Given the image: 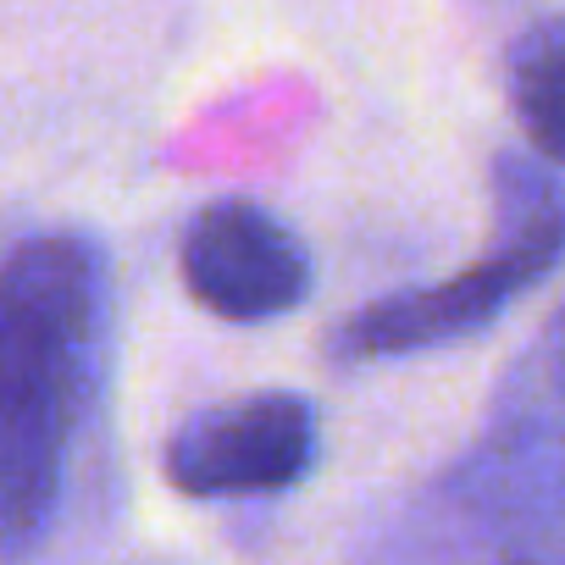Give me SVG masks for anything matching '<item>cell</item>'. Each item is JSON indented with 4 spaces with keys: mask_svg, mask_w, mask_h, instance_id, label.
<instances>
[{
    "mask_svg": "<svg viewBox=\"0 0 565 565\" xmlns=\"http://www.w3.org/2000/svg\"><path fill=\"white\" fill-rule=\"evenodd\" d=\"M111 260L89 233H34L0 260V565L45 548L106 383Z\"/></svg>",
    "mask_w": 565,
    "mask_h": 565,
    "instance_id": "1",
    "label": "cell"
},
{
    "mask_svg": "<svg viewBox=\"0 0 565 565\" xmlns=\"http://www.w3.org/2000/svg\"><path fill=\"white\" fill-rule=\"evenodd\" d=\"M565 559V311L504 377L488 433L377 537V565Z\"/></svg>",
    "mask_w": 565,
    "mask_h": 565,
    "instance_id": "2",
    "label": "cell"
},
{
    "mask_svg": "<svg viewBox=\"0 0 565 565\" xmlns=\"http://www.w3.org/2000/svg\"><path fill=\"white\" fill-rule=\"evenodd\" d=\"M559 260H565V183L526 156H499L488 255H477L466 271L444 282H422V289H399L361 306L350 322L328 333V355L339 366H372L460 344L488 322H499L504 306L532 295Z\"/></svg>",
    "mask_w": 565,
    "mask_h": 565,
    "instance_id": "3",
    "label": "cell"
},
{
    "mask_svg": "<svg viewBox=\"0 0 565 565\" xmlns=\"http://www.w3.org/2000/svg\"><path fill=\"white\" fill-rule=\"evenodd\" d=\"M317 405L289 388H260L178 422L161 449V471L189 499H260L306 482L317 471Z\"/></svg>",
    "mask_w": 565,
    "mask_h": 565,
    "instance_id": "4",
    "label": "cell"
},
{
    "mask_svg": "<svg viewBox=\"0 0 565 565\" xmlns=\"http://www.w3.org/2000/svg\"><path fill=\"white\" fill-rule=\"evenodd\" d=\"M178 271L194 306L222 322H282L317 289L311 249L255 200H211L178 238Z\"/></svg>",
    "mask_w": 565,
    "mask_h": 565,
    "instance_id": "5",
    "label": "cell"
},
{
    "mask_svg": "<svg viewBox=\"0 0 565 565\" xmlns=\"http://www.w3.org/2000/svg\"><path fill=\"white\" fill-rule=\"evenodd\" d=\"M504 84H510V111L532 139V150L565 167V18H543L510 45Z\"/></svg>",
    "mask_w": 565,
    "mask_h": 565,
    "instance_id": "6",
    "label": "cell"
},
{
    "mask_svg": "<svg viewBox=\"0 0 565 565\" xmlns=\"http://www.w3.org/2000/svg\"><path fill=\"white\" fill-rule=\"evenodd\" d=\"M493 565H565V559H537V554H515V559H493Z\"/></svg>",
    "mask_w": 565,
    "mask_h": 565,
    "instance_id": "7",
    "label": "cell"
}]
</instances>
